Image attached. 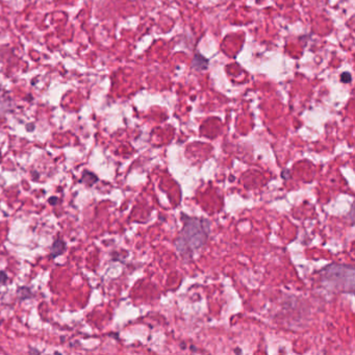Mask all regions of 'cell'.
Wrapping results in <instances>:
<instances>
[{
	"instance_id": "obj_9",
	"label": "cell",
	"mask_w": 355,
	"mask_h": 355,
	"mask_svg": "<svg viewBox=\"0 0 355 355\" xmlns=\"http://www.w3.org/2000/svg\"><path fill=\"white\" fill-rule=\"evenodd\" d=\"M48 202H49L51 205H57L58 202H59V198L58 197H51L49 200H48Z\"/></svg>"
},
{
	"instance_id": "obj_7",
	"label": "cell",
	"mask_w": 355,
	"mask_h": 355,
	"mask_svg": "<svg viewBox=\"0 0 355 355\" xmlns=\"http://www.w3.org/2000/svg\"><path fill=\"white\" fill-rule=\"evenodd\" d=\"M340 80H342V82L344 83H350L352 81L351 74L348 72H344L342 75H340Z\"/></svg>"
},
{
	"instance_id": "obj_5",
	"label": "cell",
	"mask_w": 355,
	"mask_h": 355,
	"mask_svg": "<svg viewBox=\"0 0 355 355\" xmlns=\"http://www.w3.org/2000/svg\"><path fill=\"white\" fill-rule=\"evenodd\" d=\"M207 64H208V61L202 57L201 54H196L195 55V58L193 60V68L197 69V70H204V69H206L207 67Z\"/></svg>"
},
{
	"instance_id": "obj_4",
	"label": "cell",
	"mask_w": 355,
	"mask_h": 355,
	"mask_svg": "<svg viewBox=\"0 0 355 355\" xmlns=\"http://www.w3.org/2000/svg\"><path fill=\"white\" fill-rule=\"evenodd\" d=\"M98 182V177H97L96 174L90 171H85L82 173V176L80 179V183L86 184L88 186H92Z\"/></svg>"
},
{
	"instance_id": "obj_6",
	"label": "cell",
	"mask_w": 355,
	"mask_h": 355,
	"mask_svg": "<svg viewBox=\"0 0 355 355\" xmlns=\"http://www.w3.org/2000/svg\"><path fill=\"white\" fill-rule=\"evenodd\" d=\"M17 296L19 298V300H25V299H29L32 296V292L31 291L30 288L21 287L17 291Z\"/></svg>"
},
{
	"instance_id": "obj_2",
	"label": "cell",
	"mask_w": 355,
	"mask_h": 355,
	"mask_svg": "<svg viewBox=\"0 0 355 355\" xmlns=\"http://www.w3.org/2000/svg\"><path fill=\"white\" fill-rule=\"evenodd\" d=\"M323 282L330 289L345 290L353 292L354 269L343 264H331L322 272Z\"/></svg>"
},
{
	"instance_id": "obj_8",
	"label": "cell",
	"mask_w": 355,
	"mask_h": 355,
	"mask_svg": "<svg viewBox=\"0 0 355 355\" xmlns=\"http://www.w3.org/2000/svg\"><path fill=\"white\" fill-rule=\"evenodd\" d=\"M9 280V276L3 271H0V283L5 284Z\"/></svg>"
},
{
	"instance_id": "obj_1",
	"label": "cell",
	"mask_w": 355,
	"mask_h": 355,
	"mask_svg": "<svg viewBox=\"0 0 355 355\" xmlns=\"http://www.w3.org/2000/svg\"><path fill=\"white\" fill-rule=\"evenodd\" d=\"M210 232V221L189 218L175 242L178 253L182 256H192L195 251L204 245Z\"/></svg>"
},
{
	"instance_id": "obj_3",
	"label": "cell",
	"mask_w": 355,
	"mask_h": 355,
	"mask_svg": "<svg viewBox=\"0 0 355 355\" xmlns=\"http://www.w3.org/2000/svg\"><path fill=\"white\" fill-rule=\"evenodd\" d=\"M66 248H67L66 243L64 241H62V239L55 240L53 242V244H52L51 249H50V256H51V259H57V257H59L60 255H62V253H64L66 251Z\"/></svg>"
}]
</instances>
